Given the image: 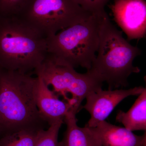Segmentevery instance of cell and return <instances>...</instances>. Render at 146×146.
Segmentation results:
<instances>
[{"instance_id":"7","label":"cell","mask_w":146,"mask_h":146,"mask_svg":"<svg viewBox=\"0 0 146 146\" xmlns=\"http://www.w3.org/2000/svg\"><path fill=\"white\" fill-rule=\"evenodd\" d=\"M110 8L127 41L144 38L146 33L145 0H114Z\"/></svg>"},{"instance_id":"1","label":"cell","mask_w":146,"mask_h":146,"mask_svg":"<svg viewBox=\"0 0 146 146\" xmlns=\"http://www.w3.org/2000/svg\"><path fill=\"white\" fill-rule=\"evenodd\" d=\"M36 80L31 74L0 68V136L23 129H44L36 106Z\"/></svg>"},{"instance_id":"3","label":"cell","mask_w":146,"mask_h":146,"mask_svg":"<svg viewBox=\"0 0 146 146\" xmlns=\"http://www.w3.org/2000/svg\"><path fill=\"white\" fill-rule=\"evenodd\" d=\"M141 54L139 48L124 38L122 32L111 23L106 13L101 23L96 56L87 72L102 82H106L110 90L126 87L129 77L141 72L133 66V61Z\"/></svg>"},{"instance_id":"12","label":"cell","mask_w":146,"mask_h":146,"mask_svg":"<svg viewBox=\"0 0 146 146\" xmlns=\"http://www.w3.org/2000/svg\"><path fill=\"white\" fill-rule=\"evenodd\" d=\"M116 121L122 124L131 131L146 130V89L138 96L130 109L127 112L118 110Z\"/></svg>"},{"instance_id":"6","label":"cell","mask_w":146,"mask_h":146,"mask_svg":"<svg viewBox=\"0 0 146 146\" xmlns=\"http://www.w3.org/2000/svg\"><path fill=\"white\" fill-rule=\"evenodd\" d=\"M92 14L74 0H29L18 15L48 38Z\"/></svg>"},{"instance_id":"14","label":"cell","mask_w":146,"mask_h":146,"mask_svg":"<svg viewBox=\"0 0 146 146\" xmlns=\"http://www.w3.org/2000/svg\"><path fill=\"white\" fill-rule=\"evenodd\" d=\"M63 121L56 122L49 125L46 130H38L35 146H58V132Z\"/></svg>"},{"instance_id":"15","label":"cell","mask_w":146,"mask_h":146,"mask_svg":"<svg viewBox=\"0 0 146 146\" xmlns=\"http://www.w3.org/2000/svg\"><path fill=\"white\" fill-rule=\"evenodd\" d=\"M29 0H0V15H18Z\"/></svg>"},{"instance_id":"9","label":"cell","mask_w":146,"mask_h":146,"mask_svg":"<svg viewBox=\"0 0 146 146\" xmlns=\"http://www.w3.org/2000/svg\"><path fill=\"white\" fill-rule=\"evenodd\" d=\"M35 96L39 113L49 126L59 121L64 122L65 116L71 110L76 112L69 103L59 99L39 76H36Z\"/></svg>"},{"instance_id":"10","label":"cell","mask_w":146,"mask_h":146,"mask_svg":"<svg viewBox=\"0 0 146 146\" xmlns=\"http://www.w3.org/2000/svg\"><path fill=\"white\" fill-rule=\"evenodd\" d=\"M90 128L102 146H146V132L138 136L125 127L106 121L100 122L96 127Z\"/></svg>"},{"instance_id":"16","label":"cell","mask_w":146,"mask_h":146,"mask_svg":"<svg viewBox=\"0 0 146 146\" xmlns=\"http://www.w3.org/2000/svg\"><path fill=\"white\" fill-rule=\"evenodd\" d=\"M82 8L92 14H102L106 12L104 7L110 0H74Z\"/></svg>"},{"instance_id":"13","label":"cell","mask_w":146,"mask_h":146,"mask_svg":"<svg viewBox=\"0 0 146 146\" xmlns=\"http://www.w3.org/2000/svg\"><path fill=\"white\" fill-rule=\"evenodd\" d=\"M38 130L23 129L0 137V146H35Z\"/></svg>"},{"instance_id":"8","label":"cell","mask_w":146,"mask_h":146,"mask_svg":"<svg viewBox=\"0 0 146 146\" xmlns=\"http://www.w3.org/2000/svg\"><path fill=\"white\" fill-rule=\"evenodd\" d=\"M145 88L140 86L128 89H101L90 93L85 98L86 103L82 107L91 115L85 126L96 127L100 122L105 121L122 101L130 96H139Z\"/></svg>"},{"instance_id":"11","label":"cell","mask_w":146,"mask_h":146,"mask_svg":"<svg viewBox=\"0 0 146 146\" xmlns=\"http://www.w3.org/2000/svg\"><path fill=\"white\" fill-rule=\"evenodd\" d=\"M76 113L71 110L64 119L67 128L58 146H102L99 138L91 128L79 127L77 124Z\"/></svg>"},{"instance_id":"4","label":"cell","mask_w":146,"mask_h":146,"mask_svg":"<svg viewBox=\"0 0 146 146\" xmlns=\"http://www.w3.org/2000/svg\"><path fill=\"white\" fill-rule=\"evenodd\" d=\"M93 14L48 38V54L73 68L91 69L98 48L103 16Z\"/></svg>"},{"instance_id":"5","label":"cell","mask_w":146,"mask_h":146,"mask_svg":"<svg viewBox=\"0 0 146 146\" xmlns=\"http://www.w3.org/2000/svg\"><path fill=\"white\" fill-rule=\"evenodd\" d=\"M33 72L40 76L47 86H52L53 91L58 96H63L68 102V94H70V104L77 112L86 96L102 86L103 82L91 73L77 72L72 66L49 54Z\"/></svg>"},{"instance_id":"2","label":"cell","mask_w":146,"mask_h":146,"mask_svg":"<svg viewBox=\"0 0 146 146\" xmlns=\"http://www.w3.org/2000/svg\"><path fill=\"white\" fill-rule=\"evenodd\" d=\"M48 54L44 35L18 15H0V68L31 74Z\"/></svg>"}]
</instances>
